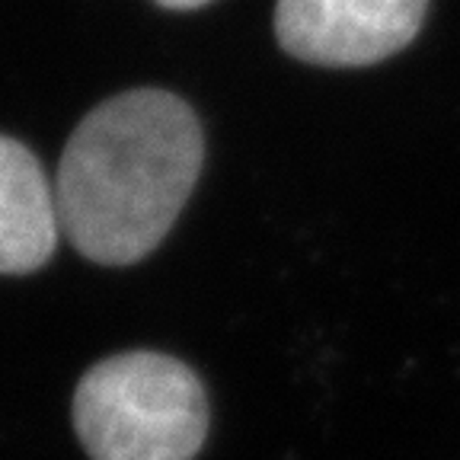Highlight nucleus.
I'll list each match as a JSON object with an SVG mask.
<instances>
[{
  "instance_id": "nucleus-1",
  "label": "nucleus",
  "mask_w": 460,
  "mask_h": 460,
  "mask_svg": "<svg viewBox=\"0 0 460 460\" xmlns=\"http://www.w3.org/2000/svg\"><path fill=\"white\" fill-rule=\"evenodd\" d=\"M201 128L180 96L131 90L77 125L58 166L61 234L100 266L151 256L201 172Z\"/></svg>"
},
{
  "instance_id": "nucleus-2",
  "label": "nucleus",
  "mask_w": 460,
  "mask_h": 460,
  "mask_svg": "<svg viewBox=\"0 0 460 460\" xmlns=\"http://www.w3.org/2000/svg\"><path fill=\"white\" fill-rule=\"evenodd\" d=\"M74 429L90 460H192L208 435V396L186 361L122 352L80 377Z\"/></svg>"
},
{
  "instance_id": "nucleus-3",
  "label": "nucleus",
  "mask_w": 460,
  "mask_h": 460,
  "mask_svg": "<svg viewBox=\"0 0 460 460\" xmlns=\"http://www.w3.org/2000/svg\"><path fill=\"white\" fill-rule=\"evenodd\" d=\"M429 0H279L275 36L307 65L361 67L410 45Z\"/></svg>"
},
{
  "instance_id": "nucleus-4",
  "label": "nucleus",
  "mask_w": 460,
  "mask_h": 460,
  "mask_svg": "<svg viewBox=\"0 0 460 460\" xmlns=\"http://www.w3.org/2000/svg\"><path fill=\"white\" fill-rule=\"evenodd\" d=\"M61 234L55 189L20 141L0 135V275H26L51 259Z\"/></svg>"
},
{
  "instance_id": "nucleus-5",
  "label": "nucleus",
  "mask_w": 460,
  "mask_h": 460,
  "mask_svg": "<svg viewBox=\"0 0 460 460\" xmlns=\"http://www.w3.org/2000/svg\"><path fill=\"white\" fill-rule=\"evenodd\" d=\"M164 7L170 10H192V7H201V4H208V0H157Z\"/></svg>"
}]
</instances>
